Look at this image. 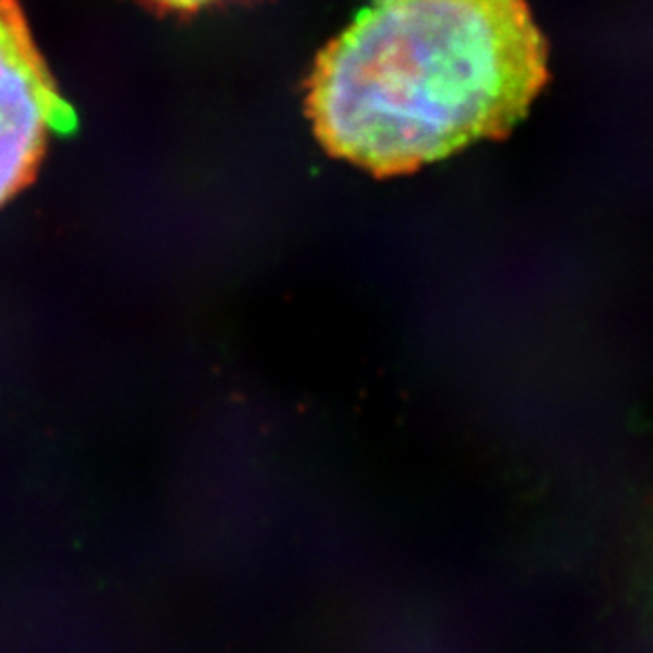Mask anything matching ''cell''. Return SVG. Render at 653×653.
<instances>
[{"label":"cell","mask_w":653,"mask_h":653,"mask_svg":"<svg viewBox=\"0 0 653 653\" xmlns=\"http://www.w3.org/2000/svg\"><path fill=\"white\" fill-rule=\"evenodd\" d=\"M76 129L17 0H0V208L30 182L53 135Z\"/></svg>","instance_id":"2"},{"label":"cell","mask_w":653,"mask_h":653,"mask_svg":"<svg viewBox=\"0 0 653 653\" xmlns=\"http://www.w3.org/2000/svg\"><path fill=\"white\" fill-rule=\"evenodd\" d=\"M546 80L524 0H377L318 55L307 115L330 155L385 178L505 135Z\"/></svg>","instance_id":"1"},{"label":"cell","mask_w":653,"mask_h":653,"mask_svg":"<svg viewBox=\"0 0 653 653\" xmlns=\"http://www.w3.org/2000/svg\"><path fill=\"white\" fill-rule=\"evenodd\" d=\"M151 3L174 11H197L210 3H216V0H151Z\"/></svg>","instance_id":"3"}]
</instances>
